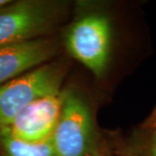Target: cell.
Instances as JSON below:
<instances>
[{
    "label": "cell",
    "mask_w": 156,
    "mask_h": 156,
    "mask_svg": "<svg viewBox=\"0 0 156 156\" xmlns=\"http://www.w3.org/2000/svg\"><path fill=\"white\" fill-rule=\"evenodd\" d=\"M68 12L66 2L11 1L0 7V47L44 37L62 22Z\"/></svg>",
    "instance_id": "6da1fadb"
},
{
    "label": "cell",
    "mask_w": 156,
    "mask_h": 156,
    "mask_svg": "<svg viewBox=\"0 0 156 156\" xmlns=\"http://www.w3.org/2000/svg\"><path fill=\"white\" fill-rule=\"evenodd\" d=\"M65 76V63L50 62L0 85V128L34 101L61 92Z\"/></svg>",
    "instance_id": "7a4b0ae2"
},
{
    "label": "cell",
    "mask_w": 156,
    "mask_h": 156,
    "mask_svg": "<svg viewBox=\"0 0 156 156\" xmlns=\"http://www.w3.org/2000/svg\"><path fill=\"white\" fill-rule=\"evenodd\" d=\"M111 46V22L100 12L79 17L66 35V47L69 54L96 77H101L106 72Z\"/></svg>",
    "instance_id": "3957f363"
},
{
    "label": "cell",
    "mask_w": 156,
    "mask_h": 156,
    "mask_svg": "<svg viewBox=\"0 0 156 156\" xmlns=\"http://www.w3.org/2000/svg\"><path fill=\"white\" fill-rule=\"evenodd\" d=\"M51 139L58 156H95L92 112L76 91L62 90L61 114Z\"/></svg>",
    "instance_id": "277c9868"
},
{
    "label": "cell",
    "mask_w": 156,
    "mask_h": 156,
    "mask_svg": "<svg viewBox=\"0 0 156 156\" xmlns=\"http://www.w3.org/2000/svg\"><path fill=\"white\" fill-rule=\"evenodd\" d=\"M62 103V90L39 98L23 108L4 128L13 137L28 142L49 139L58 122Z\"/></svg>",
    "instance_id": "5b68a950"
},
{
    "label": "cell",
    "mask_w": 156,
    "mask_h": 156,
    "mask_svg": "<svg viewBox=\"0 0 156 156\" xmlns=\"http://www.w3.org/2000/svg\"><path fill=\"white\" fill-rule=\"evenodd\" d=\"M58 45L47 37L0 47V85L23 75L56 56Z\"/></svg>",
    "instance_id": "8992f818"
},
{
    "label": "cell",
    "mask_w": 156,
    "mask_h": 156,
    "mask_svg": "<svg viewBox=\"0 0 156 156\" xmlns=\"http://www.w3.org/2000/svg\"><path fill=\"white\" fill-rule=\"evenodd\" d=\"M2 156H58L51 137L38 142H28L13 137L5 128H0Z\"/></svg>",
    "instance_id": "52a82bcc"
},
{
    "label": "cell",
    "mask_w": 156,
    "mask_h": 156,
    "mask_svg": "<svg viewBox=\"0 0 156 156\" xmlns=\"http://www.w3.org/2000/svg\"><path fill=\"white\" fill-rule=\"evenodd\" d=\"M142 128L146 131V153L147 156H156V126Z\"/></svg>",
    "instance_id": "ba28073f"
},
{
    "label": "cell",
    "mask_w": 156,
    "mask_h": 156,
    "mask_svg": "<svg viewBox=\"0 0 156 156\" xmlns=\"http://www.w3.org/2000/svg\"><path fill=\"white\" fill-rule=\"evenodd\" d=\"M153 126H156V108L154 112L151 114L150 116L148 117V119L144 122L142 127L148 128V127H153Z\"/></svg>",
    "instance_id": "9c48e42d"
},
{
    "label": "cell",
    "mask_w": 156,
    "mask_h": 156,
    "mask_svg": "<svg viewBox=\"0 0 156 156\" xmlns=\"http://www.w3.org/2000/svg\"><path fill=\"white\" fill-rule=\"evenodd\" d=\"M11 2V1H10V0H0V7L6 5H8Z\"/></svg>",
    "instance_id": "30bf717a"
}]
</instances>
